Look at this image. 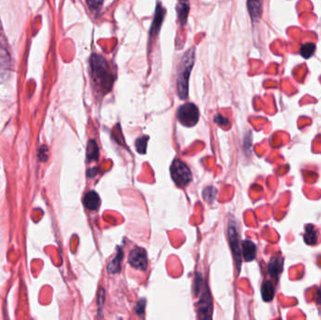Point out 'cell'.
Listing matches in <instances>:
<instances>
[{
	"label": "cell",
	"mask_w": 321,
	"mask_h": 320,
	"mask_svg": "<svg viewBox=\"0 0 321 320\" xmlns=\"http://www.w3.org/2000/svg\"><path fill=\"white\" fill-rule=\"evenodd\" d=\"M90 70L92 73L94 83L97 85L103 93L111 90L114 83V77L107 61L100 55L93 54L90 58Z\"/></svg>",
	"instance_id": "obj_1"
},
{
	"label": "cell",
	"mask_w": 321,
	"mask_h": 320,
	"mask_svg": "<svg viewBox=\"0 0 321 320\" xmlns=\"http://www.w3.org/2000/svg\"><path fill=\"white\" fill-rule=\"evenodd\" d=\"M193 63H194V48H191L182 57L181 64L179 67L180 70L178 73L177 88H178V94L182 100L186 99L188 96L189 78L193 69Z\"/></svg>",
	"instance_id": "obj_2"
},
{
	"label": "cell",
	"mask_w": 321,
	"mask_h": 320,
	"mask_svg": "<svg viewBox=\"0 0 321 320\" xmlns=\"http://www.w3.org/2000/svg\"><path fill=\"white\" fill-rule=\"evenodd\" d=\"M170 170L171 177L179 187H185L192 180V173L182 161H174Z\"/></svg>",
	"instance_id": "obj_3"
},
{
	"label": "cell",
	"mask_w": 321,
	"mask_h": 320,
	"mask_svg": "<svg viewBox=\"0 0 321 320\" xmlns=\"http://www.w3.org/2000/svg\"><path fill=\"white\" fill-rule=\"evenodd\" d=\"M177 116L181 124L186 127H193L199 122V108L195 104L188 102L179 108Z\"/></svg>",
	"instance_id": "obj_4"
},
{
	"label": "cell",
	"mask_w": 321,
	"mask_h": 320,
	"mask_svg": "<svg viewBox=\"0 0 321 320\" xmlns=\"http://www.w3.org/2000/svg\"><path fill=\"white\" fill-rule=\"evenodd\" d=\"M199 317L200 318H210L211 317V312H212V300L210 298L209 289L205 287L204 290L202 291V294L199 299Z\"/></svg>",
	"instance_id": "obj_5"
},
{
	"label": "cell",
	"mask_w": 321,
	"mask_h": 320,
	"mask_svg": "<svg viewBox=\"0 0 321 320\" xmlns=\"http://www.w3.org/2000/svg\"><path fill=\"white\" fill-rule=\"evenodd\" d=\"M129 263L135 269L146 271L147 268V255L146 252L142 248H135L129 255Z\"/></svg>",
	"instance_id": "obj_6"
},
{
	"label": "cell",
	"mask_w": 321,
	"mask_h": 320,
	"mask_svg": "<svg viewBox=\"0 0 321 320\" xmlns=\"http://www.w3.org/2000/svg\"><path fill=\"white\" fill-rule=\"evenodd\" d=\"M228 237H228L229 243H230L231 249L233 252L237 267H238V270H239L240 263H241V253H240V249H239V234H238L236 226L231 225V224L228 226Z\"/></svg>",
	"instance_id": "obj_7"
},
{
	"label": "cell",
	"mask_w": 321,
	"mask_h": 320,
	"mask_svg": "<svg viewBox=\"0 0 321 320\" xmlns=\"http://www.w3.org/2000/svg\"><path fill=\"white\" fill-rule=\"evenodd\" d=\"M263 0H247V8L252 21L257 22L262 15Z\"/></svg>",
	"instance_id": "obj_8"
},
{
	"label": "cell",
	"mask_w": 321,
	"mask_h": 320,
	"mask_svg": "<svg viewBox=\"0 0 321 320\" xmlns=\"http://www.w3.org/2000/svg\"><path fill=\"white\" fill-rule=\"evenodd\" d=\"M164 14H165V11H164L163 6L159 3L157 7H156V11H155V16H154V20L152 22V29H151V36L157 35L160 31V29L162 26L163 24V21H164Z\"/></svg>",
	"instance_id": "obj_9"
},
{
	"label": "cell",
	"mask_w": 321,
	"mask_h": 320,
	"mask_svg": "<svg viewBox=\"0 0 321 320\" xmlns=\"http://www.w3.org/2000/svg\"><path fill=\"white\" fill-rule=\"evenodd\" d=\"M256 252H257V247L255 243H252L251 241L246 239L241 243V255L243 256L244 260H254L256 257Z\"/></svg>",
	"instance_id": "obj_10"
},
{
	"label": "cell",
	"mask_w": 321,
	"mask_h": 320,
	"mask_svg": "<svg viewBox=\"0 0 321 320\" xmlns=\"http://www.w3.org/2000/svg\"><path fill=\"white\" fill-rule=\"evenodd\" d=\"M177 13H178V18L181 24H186L187 18L188 14L190 12V4L188 0H179L178 5H177Z\"/></svg>",
	"instance_id": "obj_11"
},
{
	"label": "cell",
	"mask_w": 321,
	"mask_h": 320,
	"mask_svg": "<svg viewBox=\"0 0 321 320\" xmlns=\"http://www.w3.org/2000/svg\"><path fill=\"white\" fill-rule=\"evenodd\" d=\"M100 203L101 201H100L99 196L93 191L88 192L84 198V205L86 206V208L90 210L97 209L100 206Z\"/></svg>",
	"instance_id": "obj_12"
},
{
	"label": "cell",
	"mask_w": 321,
	"mask_h": 320,
	"mask_svg": "<svg viewBox=\"0 0 321 320\" xmlns=\"http://www.w3.org/2000/svg\"><path fill=\"white\" fill-rule=\"evenodd\" d=\"M9 64L10 60L8 59L6 48L3 47L0 43V77L6 73L7 70H9Z\"/></svg>",
	"instance_id": "obj_13"
},
{
	"label": "cell",
	"mask_w": 321,
	"mask_h": 320,
	"mask_svg": "<svg viewBox=\"0 0 321 320\" xmlns=\"http://www.w3.org/2000/svg\"><path fill=\"white\" fill-rule=\"evenodd\" d=\"M261 295L265 302H270L275 296V287L271 282L266 281L261 287Z\"/></svg>",
	"instance_id": "obj_14"
},
{
	"label": "cell",
	"mask_w": 321,
	"mask_h": 320,
	"mask_svg": "<svg viewBox=\"0 0 321 320\" xmlns=\"http://www.w3.org/2000/svg\"><path fill=\"white\" fill-rule=\"evenodd\" d=\"M283 270V260L282 258L273 257L269 263V272L271 276H278Z\"/></svg>",
	"instance_id": "obj_15"
},
{
	"label": "cell",
	"mask_w": 321,
	"mask_h": 320,
	"mask_svg": "<svg viewBox=\"0 0 321 320\" xmlns=\"http://www.w3.org/2000/svg\"><path fill=\"white\" fill-rule=\"evenodd\" d=\"M99 157V148L94 140H90L88 145V158L89 160L96 161Z\"/></svg>",
	"instance_id": "obj_16"
},
{
	"label": "cell",
	"mask_w": 321,
	"mask_h": 320,
	"mask_svg": "<svg viewBox=\"0 0 321 320\" xmlns=\"http://www.w3.org/2000/svg\"><path fill=\"white\" fill-rule=\"evenodd\" d=\"M315 51V45L312 42L305 43L301 47V55L304 57V59H309L311 58Z\"/></svg>",
	"instance_id": "obj_17"
},
{
	"label": "cell",
	"mask_w": 321,
	"mask_h": 320,
	"mask_svg": "<svg viewBox=\"0 0 321 320\" xmlns=\"http://www.w3.org/2000/svg\"><path fill=\"white\" fill-rule=\"evenodd\" d=\"M304 241L308 244H315L316 243V233L312 225H308L306 227V232L304 235Z\"/></svg>",
	"instance_id": "obj_18"
},
{
	"label": "cell",
	"mask_w": 321,
	"mask_h": 320,
	"mask_svg": "<svg viewBox=\"0 0 321 320\" xmlns=\"http://www.w3.org/2000/svg\"><path fill=\"white\" fill-rule=\"evenodd\" d=\"M217 190L213 187H207L203 192V197L205 200L209 203H212L216 197Z\"/></svg>",
	"instance_id": "obj_19"
},
{
	"label": "cell",
	"mask_w": 321,
	"mask_h": 320,
	"mask_svg": "<svg viewBox=\"0 0 321 320\" xmlns=\"http://www.w3.org/2000/svg\"><path fill=\"white\" fill-rule=\"evenodd\" d=\"M121 257H122V254L119 252L118 255H117V258H115V259L112 261L111 263L108 265V271H109V273H117V272L119 271Z\"/></svg>",
	"instance_id": "obj_20"
},
{
	"label": "cell",
	"mask_w": 321,
	"mask_h": 320,
	"mask_svg": "<svg viewBox=\"0 0 321 320\" xmlns=\"http://www.w3.org/2000/svg\"><path fill=\"white\" fill-rule=\"evenodd\" d=\"M149 141V137H142L140 138L137 139V141L135 143V147L137 151L141 153V154H144L146 153V144Z\"/></svg>",
	"instance_id": "obj_21"
},
{
	"label": "cell",
	"mask_w": 321,
	"mask_h": 320,
	"mask_svg": "<svg viewBox=\"0 0 321 320\" xmlns=\"http://www.w3.org/2000/svg\"><path fill=\"white\" fill-rule=\"evenodd\" d=\"M91 12H99L103 6L104 0H86Z\"/></svg>",
	"instance_id": "obj_22"
},
{
	"label": "cell",
	"mask_w": 321,
	"mask_h": 320,
	"mask_svg": "<svg viewBox=\"0 0 321 320\" xmlns=\"http://www.w3.org/2000/svg\"><path fill=\"white\" fill-rule=\"evenodd\" d=\"M214 121L215 123L223 127H227L229 125V120L227 118L223 117L222 115H216L214 118Z\"/></svg>",
	"instance_id": "obj_23"
},
{
	"label": "cell",
	"mask_w": 321,
	"mask_h": 320,
	"mask_svg": "<svg viewBox=\"0 0 321 320\" xmlns=\"http://www.w3.org/2000/svg\"><path fill=\"white\" fill-rule=\"evenodd\" d=\"M317 302L321 304V289L317 292Z\"/></svg>",
	"instance_id": "obj_24"
}]
</instances>
